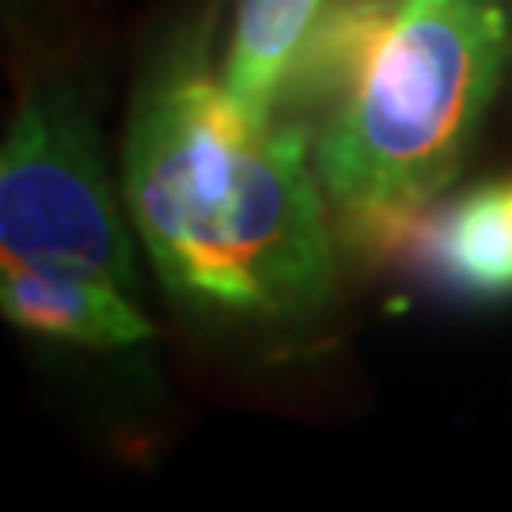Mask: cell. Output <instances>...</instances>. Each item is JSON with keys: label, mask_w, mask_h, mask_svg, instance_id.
Wrapping results in <instances>:
<instances>
[{"label": "cell", "mask_w": 512, "mask_h": 512, "mask_svg": "<svg viewBox=\"0 0 512 512\" xmlns=\"http://www.w3.org/2000/svg\"><path fill=\"white\" fill-rule=\"evenodd\" d=\"M122 202L160 285L198 315L293 323L338 289L311 137L243 107L194 46L133 99Z\"/></svg>", "instance_id": "1"}, {"label": "cell", "mask_w": 512, "mask_h": 512, "mask_svg": "<svg viewBox=\"0 0 512 512\" xmlns=\"http://www.w3.org/2000/svg\"><path fill=\"white\" fill-rule=\"evenodd\" d=\"M512 54L509 0H399L311 160L338 232L380 247L452 186Z\"/></svg>", "instance_id": "2"}, {"label": "cell", "mask_w": 512, "mask_h": 512, "mask_svg": "<svg viewBox=\"0 0 512 512\" xmlns=\"http://www.w3.org/2000/svg\"><path fill=\"white\" fill-rule=\"evenodd\" d=\"M0 266L92 277L137 296L126 220L99 137L69 88L42 84L0 152Z\"/></svg>", "instance_id": "3"}, {"label": "cell", "mask_w": 512, "mask_h": 512, "mask_svg": "<svg viewBox=\"0 0 512 512\" xmlns=\"http://www.w3.org/2000/svg\"><path fill=\"white\" fill-rule=\"evenodd\" d=\"M0 308L12 327L84 349H126L152 338L137 300L92 277L0 266Z\"/></svg>", "instance_id": "4"}, {"label": "cell", "mask_w": 512, "mask_h": 512, "mask_svg": "<svg viewBox=\"0 0 512 512\" xmlns=\"http://www.w3.org/2000/svg\"><path fill=\"white\" fill-rule=\"evenodd\" d=\"M437 274L471 296L512 293V179L463 190L425 228Z\"/></svg>", "instance_id": "5"}, {"label": "cell", "mask_w": 512, "mask_h": 512, "mask_svg": "<svg viewBox=\"0 0 512 512\" xmlns=\"http://www.w3.org/2000/svg\"><path fill=\"white\" fill-rule=\"evenodd\" d=\"M327 0H239L224 57V88L247 110L274 114L285 76Z\"/></svg>", "instance_id": "6"}]
</instances>
